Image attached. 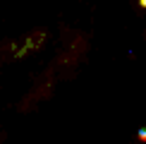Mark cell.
<instances>
[{"label":"cell","mask_w":146,"mask_h":144,"mask_svg":"<svg viewBox=\"0 0 146 144\" xmlns=\"http://www.w3.org/2000/svg\"><path fill=\"white\" fill-rule=\"evenodd\" d=\"M43 41H46V34H43V31H38V34L29 36V39L24 41V46L19 48V51H15V58H24V55H27L29 51H38Z\"/></svg>","instance_id":"6da1fadb"},{"label":"cell","mask_w":146,"mask_h":144,"mask_svg":"<svg viewBox=\"0 0 146 144\" xmlns=\"http://www.w3.org/2000/svg\"><path fill=\"white\" fill-rule=\"evenodd\" d=\"M137 139L139 142H146V127H139L137 130Z\"/></svg>","instance_id":"7a4b0ae2"},{"label":"cell","mask_w":146,"mask_h":144,"mask_svg":"<svg viewBox=\"0 0 146 144\" xmlns=\"http://www.w3.org/2000/svg\"><path fill=\"white\" fill-rule=\"evenodd\" d=\"M139 7H146V0H139Z\"/></svg>","instance_id":"3957f363"}]
</instances>
